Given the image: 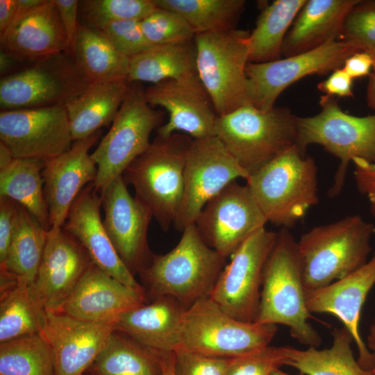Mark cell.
I'll use <instances>...</instances> for the list:
<instances>
[{
  "label": "cell",
  "instance_id": "52",
  "mask_svg": "<svg viewBox=\"0 0 375 375\" xmlns=\"http://www.w3.org/2000/svg\"><path fill=\"white\" fill-rule=\"evenodd\" d=\"M162 375H174V352H161Z\"/></svg>",
  "mask_w": 375,
  "mask_h": 375
},
{
  "label": "cell",
  "instance_id": "39",
  "mask_svg": "<svg viewBox=\"0 0 375 375\" xmlns=\"http://www.w3.org/2000/svg\"><path fill=\"white\" fill-rule=\"evenodd\" d=\"M156 8L153 0H81L78 3V23L101 30L113 22L142 20Z\"/></svg>",
  "mask_w": 375,
  "mask_h": 375
},
{
  "label": "cell",
  "instance_id": "2",
  "mask_svg": "<svg viewBox=\"0 0 375 375\" xmlns=\"http://www.w3.org/2000/svg\"><path fill=\"white\" fill-rule=\"evenodd\" d=\"M182 231L177 245L165 254H153L139 274L153 299L169 297L188 308L209 297L226 259L204 242L194 224Z\"/></svg>",
  "mask_w": 375,
  "mask_h": 375
},
{
  "label": "cell",
  "instance_id": "60",
  "mask_svg": "<svg viewBox=\"0 0 375 375\" xmlns=\"http://www.w3.org/2000/svg\"><path fill=\"white\" fill-rule=\"evenodd\" d=\"M83 375H90V374L85 373Z\"/></svg>",
  "mask_w": 375,
  "mask_h": 375
},
{
  "label": "cell",
  "instance_id": "56",
  "mask_svg": "<svg viewBox=\"0 0 375 375\" xmlns=\"http://www.w3.org/2000/svg\"><path fill=\"white\" fill-rule=\"evenodd\" d=\"M369 201L371 202L372 206H375V187L370 189L367 193Z\"/></svg>",
  "mask_w": 375,
  "mask_h": 375
},
{
  "label": "cell",
  "instance_id": "48",
  "mask_svg": "<svg viewBox=\"0 0 375 375\" xmlns=\"http://www.w3.org/2000/svg\"><path fill=\"white\" fill-rule=\"evenodd\" d=\"M372 65L370 54L367 51H358L345 60L342 69L353 79L369 75Z\"/></svg>",
  "mask_w": 375,
  "mask_h": 375
},
{
  "label": "cell",
  "instance_id": "51",
  "mask_svg": "<svg viewBox=\"0 0 375 375\" xmlns=\"http://www.w3.org/2000/svg\"><path fill=\"white\" fill-rule=\"evenodd\" d=\"M17 6V0H0V35L6 32L15 20Z\"/></svg>",
  "mask_w": 375,
  "mask_h": 375
},
{
  "label": "cell",
  "instance_id": "35",
  "mask_svg": "<svg viewBox=\"0 0 375 375\" xmlns=\"http://www.w3.org/2000/svg\"><path fill=\"white\" fill-rule=\"evenodd\" d=\"M307 0H276L265 5L249 34V62L281 58L284 39Z\"/></svg>",
  "mask_w": 375,
  "mask_h": 375
},
{
  "label": "cell",
  "instance_id": "23",
  "mask_svg": "<svg viewBox=\"0 0 375 375\" xmlns=\"http://www.w3.org/2000/svg\"><path fill=\"white\" fill-rule=\"evenodd\" d=\"M100 194L93 183L85 187L71 206L62 228L87 251L92 262L123 284L146 294L115 249L101 217Z\"/></svg>",
  "mask_w": 375,
  "mask_h": 375
},
{
  "label": "cell",
  "instance_id": "10",
  "mask_svg": "<svg viewBox=\"0 0 375 375\" xmlns=\"http://www.w3.org/2000/svg\"><path fill=\"white\" fill-rule=\"evenodd\" d=\"M129 83L127 95L108 132L91 153L97 167L93 184L99 194L148 149L151 132L162 122V112L147 103L139 82Z\"/></svg>",
  "mask_w": 375,
  "mask_h": 375
},
{
  "label": "cell",
  "instance_id": "29",
  "mask_svg": "<svg viewBox=\"0 0 375 375\" xmlns=\"http://www.w3.org/2000/svg\"><path fill=\"white\" fill-rule=\"evenodd\" d=\"M199 77L194 39L190 41L153 45L130 58L128 82H149Z\"/></svg>",
  "mask_w": 375,
  "mask_h": 375
},
{
  "label": "cell",
  "instance_id": "47",
  "mask_svg": "<svg viewBox=\"0 0 375 375\" xmlns=\"http://www.w3.org/2000/svg\"><path fill=\"white\" fill-rule=\"evenodd\" d=\"M352 78L342 68L337 69L324 81L317 85L318 89L326 95L352 97Z\"/></svg>",
  "mask_w": 375,
  "mask_h": 375
},
{
  "label": "cell",
  "instance_id": "21",
  "mask_svg": "<svg viewBox=\"0 0 375 375\" xmlns=\"http://www.w3.org/2000/svg\"><path fill=\"white\" fill-rule=\"evenodd\" d=\"M375 285V251L363 266L328 285L306 290V305L311 313H328L337 317L351 335L356 344L358 363L373 369L375 356L369 350L359 331L362 308Z\"/></svg>",
  "mask_w": 375,
  "mask_h": 375
},
{
  "label": "cell",
  "instance_id": "49",
  "mask_svg": "<svg viewBox=\"0 0 375 375\" xmlns=\"http://www.w3.org/2000/svg\"><path fill=\"white\" fill-rule=\"evenodd\" d=\"M354 177L357 188L361 194L375 187V162H368L360 158L353 160Z\"/></svg>",
  "mask_w": 375,
  "mask_h": 375
},
{
  "label": "cell",
  "instance_id": "8",
  "mask_svg": "<svg viewBox=\"0 0 375 375\" xmlns=\"http://www.w3.org/2000/svg\"><path fill=\"white\" fill-rule=\"evenodd\" d=\"M249 34L231 28L195 35L198 76L218 116L250 105L246 74Z\"/></svg>",
  "mask_w": 375,
  "mask_h": 375
},
{
  "label": "cell",
  "instance_id": "25",
  "mask_svg": "<svg viewBox=\"0 0 375 375\" xmlns=\"http://www.w3.org/2000/svg\"><path fill=\"white\" fill-rule=\"evenodd\" d=\"M0 50L27 61L69 52L67 38L54 0L17 13L0 35Z\"/></svg>",
  "mask_w": 375,
  "mask_h": 375
},
{
  "label": "cell",
  "instance_id": "22",
  "mask_svg": "<svg viewBox=\"0 0 375 375\" xmlns=\"http://www.w3.org/2000/svg\"><path fill=\"white\" fill-rule=\"evenodd\" d=\"M100 135L99 131L75 141L68 151L46 160L42 176L51 227H62L79 193L94 182L97 167L90 150Z\"/></svg>",
  "mask_w": 375,
  "mask_h": 375
},
{
  "label": "cell",
  "instance_id": "30",
  "mask_svg": "<svg viewBox=\"0 0 375 375\" xmlns=\"http://www.w3.org/2000/svg\"><path fill=\"white\" fill-rule=\"evenodd\" d=\"M332 337L331 346L324 349L285 347L284 365L303 375H375L373 369L363 368L355 359L351 347L354 342L346 328H335Z\"/></svg>",
  "mask_w": 375,
  "mask_h": 375
},
{
  "label": "cell",
  "instance_id": "19",
  "mask_svg": "<svg viewBox=\"0 0 375 375\" xmlns=\"http://www.w3.org/2000/svg\"><path fill=\"white\" fill-rule=\"evenodd\" d=\"M144 97L151 106L168 112V121L157 129L158 136L166 138L177 131L192 139L215 136L219 116L199 77L153 84L144 89Z\"/></svg>",
  "mask_w": 375,
  "mask_h": 375
},
{
  "label": "cell",
  "instance_id": "45",
  "mask_svg": "<svg viewBox=\"0 0 375 375\" xmlns=\"http://www.w3.org/2000/svg\"><path fill=\"white\" fill-rule=\"evenodd\" d=\"M19 206L10 198L0 197V264L5 260L10 244Z\"/></svg>",
  "mask_w": 375,
  "mask_h": 375
},
{
  "label": "cell",
  "instance_id": "14",
  "mask_svg": "<svg viewBox=\"0 0 375 375\" xmlns=\"http://www.w3.org/2000/svg\"><path fill=\"white\" fill-rule=\"evenodd\" d=\"M248 177L217 137L192 139L185 159L184 194L175 228L182 231L194 224L212 198L233 181Z\"/></svg>",
  "mask_w": 375,
  "mask_h": 375
},
{
  "label": "cell",
  "instance_id": "9",
  "mask_svg": "<svg viewBox=\"0 0 375 375\" xmlns=\"http://www.w3.org/2000/svg\"><path fill=\"white\" fill-rule=\"evenodd\" d=\"M277 330L274 324L240 321L204 297L185 310L178 350L233 358L270 345Z\"/></svg>",
  "mask_w": 375,
  "mask_h": 375
},
{
  "label": "cell",
  "instance_id": "44",
  "mask_svg": "<svg viewBox=\"0 0 375 375\" xmlns=\"http://www.w3.org/2000/svg\"><path fill=\"white\" fill-rule=\"evenodd\" d=\"M230 360L179 349L174 352V375H226Z\"/></svg>",
  "mask_w": 375,
  "mask_h": 375
},
{
  "label": "cell",
  "instance_id": "41",
  "mask_svg": "<svg viewBox=\"0 0 375 375\" xmlns=\"http://www.w3.org/2000/svg\"><path fill=\"white\" fill-rule=\"evenodd\" d=\"M338 40L353 44L360 51L375 47V1L360 0L352 7Z\"/></svg>",
  "mask_w": 375,
  "mask_h": 375
},
{
  "label": "cell",
  "instance_id": "6",
  "mask_svg": "<svg viewBox=\"0 0 375 375\" xmlns=\"http://www.w3.org/2000/svg\"><path fill=\"white\" fill-rule=\"evenodd\" d=\"M297 117L287 108L244 106L218 117L215 136L249 176L296 146Z\"/></svg>",
  "mask_w": 375,
  "mask_h": 375
},
{
  "label": "cell",
  "instance_id": "26",
  "mask_svg": "<svg viewBox=\"0 0 375 375\" xmlns=\"http://www.w3.org/2000/svg\"><path fill=\"white\" fill-rule=\"evenodd\" d=\"M186 309L172 297H158L121 315L115 330L154 351L174 352L181 345Z\"/></svg>",
  "mask_w": 375,
  "mask_h": 375
},
{
  "label": "cell",
  "instance_id": "57",
  "mask_svg": "<svg viewBox=\"0 0 375 375\" xmlns=\"http://www.w3.org/2000/svg\"><path fill=\"white\" fill-rule=\"evenodd\" d=\"M271 375H303V374L301 373H299L297 374H290L281 370L279 368H276L273 371Z\"/></svg>",
  "mask_w": 375,
  "mask_h": 375
},
{
  "label": "cell",
  "instance_id": "43",
  "mask_svg": "<svg viewBox=\"0 0 375 375\" xmlns=\"http://www.w3.org/2000/svg\"><path fill=\"white\" fill-rule=\"evenodd\" d=\"M111 44L124 56L131 58L151 48L141 26V20L113 22L101 30Z\"/></svg>",
  "mask_w": 375,
  "mask_h": 375
},
{
  "label": "cell",
  "instance_id": "46",
  "mask_svg": "<svg viewBox=\"0 0 375 375\" xmlns=\"http://www.w3.org/2000/svg\"><path fill=\"white\" fill-rule=\"evenodd\" d=\"M54 2L66 32L69 52L71 54L78 26L79 1L54 0Z\"/></svg>",
  "mask_w": 375,
  "mask_h": 375
},
{
  "label": "cell",
  "instance_id": "5",
  "mask_svg": "<svg viewBox=\"0 0 375 375\" xmlns=\"http://www.w3.org/2000/svg\"><path fill=\"white\" fill-rule=\"evenodd\" d=\"M317 172L314 160L294 146L251 174L246 185L267 222L289 229L318 203Z\"/></svg>",
  "mask_w": 375,
  "mask_h": 375
},
{
  "label": "cell",
  "instance_id": "38",
  "mask_svg": "<svg viewBox=\"0 0 375 375\" xmlns=\"http://www.w3.org/2000/svg\"><path fill=\"white\" fill-rule=\"evenodd\" d=\"M45 312L35 302L27 286L17 284L1 294L0 342L40 333Z\"/></svg>",
  "mask_w": 375,
  "mask_h": 375
},
{
  "label": "cell",
  "instance_id": "11",
  "mask_svg": "<svg viewBox=\"0 0 375 375\" xmlns=\"http://www.w3.org/2000/svg\"><path fill=\"white\" fill-rule=\"evenodd\" d=\"M92 82L68 52L31 61L1 77V110L65 105Z\"/></svg>",
  "mask_w": 375,
  "mask_h": 375
},
{
  "label": "cell",
  "instance_id": "27",
  "mask_svg": "<svg viewBox=\"0 0 375 375\" xmlns=\"http://www.w3.org/2000/svg\"><path fill=\"white\" fill-rule=\"evenodd\" d=\"M360 0H307L283 43L284 58L316 49L338 40L345 17Z\"/></svg>",
  "mask_w": 375,
  "mask_h": 375
},
{
  "label": "cell",
  "instance_id": "20",
  "mask_svg": "<svg viewBox=\"0 0 375 375\" xmlns=\"http://www.w3.org/2000/svg\"><path fill=\"white\" fill-rule=\"evenodd\" d=\"M116 321L88 322L46 311L40 333L53 351L56 375H83L115 331Z\"/></svg>",
  "mask_w": 375,
  "mask_h": 375
},
{
  "label": "cell",
  "instance_id": "50",
  "mask_svg": "<svg viewBox=\"0 0 375 375\" xmlns=\"http://www.w3.org/2000/svg\"><path fill=\"white\" fill-rule=\"evenodd\" d=\"M29 62L23 60L10 53L0 50V75L3 77L15 73L24 67Z\"/></svg>",
  "mask_w": 375,
  "mask_h": 375
},
{
  "label": "cell",
  "instance_id": "55",
  "mask_svg": "<svg viewBox=\"0 0 375 375\" xmlns=\"http://www.w3.org/2000/svg\"><path fill=\"white\" fill-rule=\"evenodd\" d=\"M367 347L369 350L375 356V319L369 327V334L367 336ZM375 372V366L373 369Z\"/></svg>",
  "mask_w": 375,
  "mask_h": 375
},
{
  "label": "cell",
  "instance_id": "1",
  "mask_svg": "<svg viewBox=\"0 0 375 375\" xmlns=\"http://www.w3.org/2000/svg\"><path fill=\"white\" fill-rule=\"evenodd\" d=\"M303 267L297 241L288 228L276 233L266 262L256 322L282 324L301 344L318 347L322 338L308 322L312 317L306 298Z\"/></svg>",
  "mask_w": 375,
  "mask_h": 375
},
{
  "label": "cell",
  "instance_id": "33",
  "mask_svg": "<svg viewBox=\"0 0 375 375\" xmlns=\"http://www.w3.org/2000/svg\"><path fill=\"white\" fill-rule=\"evenodd\" d=\"M71 54L91 81L127 80L130 58L122 54L101 30L78 23Z\"/></svg>",
  "mask_w": 375,
  "mask_h": 375
},
{
  "label": "cell",
  "instance_id": "4",
  "mask_svg": "<svg viewBox=\"0 0 375 375\" xmlns=\"http://www.w3.org/2000/svg\"><path fill=\"white\" fill-rule=\"evenodd\" d=\"M192 140L178 133L166 138L157 135L122 174L165 231L174 225L183 202L185 163Z\"/></svg>",
  "mask_w": 375,
  "mask_h": 375
},
{
  "label": "cell",
  "instance_id": "3",
  "mask_svg": "<svg viewBox=\"0 0 375 375\" xmlns=\"http://www.w3.org/2000/svg\"><path fill=\"white\" fill-rule=\"evenodd\" d=\"M374 233V224L359 215L317 226L303 233L297 247L306 290L328 285L363 266Z\"/></svg>",
  "mask_w": 375,
  "mask_h": 375
},
{
  "label": "cell",
  "instance_id": "18",
  "mask_svg": "<svg viewBox=\"0 0 375 375\" xmlns=\"http://www.w3.org/2000/svg\"><path fill=\"white\" fill-rule=\"evenodd\" d=\"M92 263L76 238L62 227H51L36 278L28 287L31 297L44 311L58 312Z\"/></svg>",
  "mask_w": 375,
  "mask_h": 375
},
{
  "label": "cell",
  "instance_id": "54",
  "mask_svg": "<svg viewBox=\"0 0 375 375\" xmlns=\"http://www.w3.org/2000/svg\"><path fill=\"white\" fill-rule=\"evenodd\" d=\"M367 101L368 106L375 110V74L369 75L367 88Z\"/></svg>",
  "mask_w": 375,
  "mask_h": 375
},
{
  "label": "cell",
  "instance_id": "58",
  "mask_svg": "<svg viewBox=\"0 0 375 375\" xmlns=\"http://www.w3.org/2000/svg\"><path fill=\"white\" fill-rule=\"evenodd\" d=\"M367 52H368L370 54L372 58V62H373L372 69L374 70V74H375V47Z\"/></svg>",
  "mask_w": 375,
  "mask_h": 375
},
{
  "label": "cell",
  "instance_id": "17",
  "mask_svg": "<svg viewBox=\"0 0 375 375\" xmlns=\"http://www.w3.org/2000/svg\"><path fill=\"white\" fill-rule=\"evenodd\" d=\"M104 210L105 230L126 267L139 273L151 260L147 233L153 215L127 188L123 176L112 181L100 193Z\"/></svg>",
  "mask_w": 375,
  "mask_h": 375
},
{
  "label": "cell",
  "instance_id": "37",
  "mask_svg": "<svg viewBox=\"0 0 375 375\" xmlns=\"http://www.w3.org/2000/svg\"><path fill=\"white\" fill-rule=\"evenodd\" d=\"M0 375H56L51 346L41 333L0 344Z\"/></svg>",
  "mask_w": 375,
  "mask_h": 375
},
{
  "label": "cell",
  "instance_id": "40",
  "mask_svg": "<svg viewBox=\"0 0 375 375\" xmlns=\"http://www.w3.org/2000/svg\"><path fill=\"white\" fill-rule=\"evenodd\" d=\"M141 26L153 46L190 41L196 35L178 13L158 7L141 20Z\"/></svg>",
  "mask_w": 375,
  "mask_h": 375
},
{
  "label": "cell",
  "instance_id": "31",
  "mask_svg": "<svg viewBox=\"0 0 375 375\" xmlns=\"http://www.w3.org/2000/svg\"><path fill=\"white\" fill-rule=\"evenodd\" d=\"M160 353L115 330L85 373L90 375H162Z\"/></svg>",
  "mask_w": 375,
  "mask_h": 375
},
{
  "label": "cell",
  "instance_id": "13",
  "mask_svg": "<svg viewBox=\"0 0 375 375\" xmlns=\"http://www.w3.org/2000/svg\"><path fill=\"white\" fill-rule=\"evenodd\" d=\"M358 51L351 44L331 40L299 54L267 62H249L246 74L249 104L259 110H270L280 94L293 83L306 76L324 75L340 69L349 56Z\"/></svg>",
  "mask_w": 375,
  "mask_h": 375
},
{
  "label": "cell",
  "instance_id": "15",
  "mask_svg": "<svg viewBox=\"0 0 375 375\" xmlns=\"http://www.w3.org/2000/svg\"><path fill=\"white\" fill-rule=\"evenodd\" d=\"M73 141L65 105L1 110L0 142L14 158L48 160Z\"/></svg>",
  "mask_w": 375,
  "mask_h": 375
},
{
  "label": "cell",
  "instance_id": "16",
  "mask_svg": "<svg viewBox=\"0 0 375 375\" xmlns=\"http://www.w3.org/2000/svg\"><path fill=\"white\" fill-rule=\"evenodd\" d=\"M267 222L249 187L235 181L205 205L194 224L204 242L226 259Z\"/></svg>",
  "mask_w": 375,
  "mask_h": 375
},
{
  "label": "cell",
  "instance_id": "32",
  "mask_svg": "<svg viewBox=\"0 0 375 375\" xmlns=\"http://www.w3.org/2000/svg\"><path fill=\"white\" fill-rule=\"evenodd\" d=\"M47 234V231L19 204L10 244L0 269L12 274L18 285L30 287L41 263Z\"/></svg>",
  "mask_w": 375,
  "mask_h": 375
},
{
  "label": "cell",
  "instance_id": "59",
  "mask_svg": "<svg viewBox=\"0 0 375 375\" xmlns=\"http://www.w3.org/2000/svg\"><path fill=\"white\" fill-rule=\"evenodd\" d=\"M371 211L374 216H375V206H371Z\"/></svg>",
  "mask_w": 375,
  "mask_h": 375
},
{
  "label": "cell",
  "instance_id": "12",
  "mask_svg": "<svg viewBox=\"0 0 375 375\" xmlns=\"http://www.w3.org/2000/svg\"><path fill=\"white\" fill-rule=\"evenodd\" d=\"M276 233L262 228L248 238L231 256L209 298L231 317L256 320L264 268Z\"/></svg>",
  "mask_w": 375,
  "mask_h": 375
},
{
  "label": "cell",
  "instance_id": "36",
  "mask_svg": "<svg viewBox=\"0 0 375 375\" xmlns=\"http://www.w3.org/2000/svg\"><path fill=\"white\" fill-rule=\"evenodd\" d=\"M156 7L178 13L195 34L236 28L244 0H153Z\"/></svg>",
  "mask_w": 375,
  "mask_h": 375
},
{
  "label": "cell",
  "instance_id": "53",
  "mask_svg": "<svg viewBox=\"0 0 375 375\" xmlns=\"http://www.w3.org/2000/svg\"><path fill=\"white\" fill-rule=\"evenodd\" d=\"M14 159L9 149L0 142V170L7 167Z\"/></svg>",
  "mask_w": 375,
  "mask_h": 375
},
{
  "label": "cell",
  "instance_id": "24",
  "mask_svg": "<svg viewBox=\"0 0 375 375\" xmlns=\"http://www.w3.org/2000/svg\"><path fill=\"white\" fill-rule=\"evenodd\" d=\"M146 301L145 294L123 284L92 262L58 312L101 322L117 320Z\"/></svg>",
  "mask_w": 375,
  "mask_h": 375
},
{
  "label": "cell",
  "instance_id": "42",
  "mask_svg": "<svg viewBox=\"0 0 375 375\" xmlns=\"http://www.w3.org/2000/svg\"><path fill=\"white\" fill-rule=\"evenodd\" d=\"M285 347L268 345L251 353L231 358L226 375H271L284 365Z\"/></svg>",
  "mask_w": 375,
  "mask_h": 375
},
{
  "label": "cell",
  "instance_id": "28",
  "mask_svg": "<svg viewBox=\"0 0 375 375\" xmlns=\"http://www.w3.org/2000/svg\"><path fill=\"white\" fill-rule=\"evenodd\" d=\"M129 85L126 79L92 81L67 102L65 106L73 140L85 139L112 124Z\"/></svg>",
  "mask_w": 375,
  "mask_h": 375
},
{
  "label": "cell",
  "instance_id": "34",
  "mask_svg": "<svg viewBox=\"0 0 375 375\" xmlns=\"http://www.w3.org/2000/svg\"><path fill=\"white\" fill-rule=\"evenodd\" d=\"M46 160L15 158L0 170V197H8L27 210L47 230L51 228L42 176Z\"/></svg>",
  "mask_w": 375,
  "mask_h": 375
},
{
  "label": "cell",
  "instance_id": "7",
  "mask_svg": "<svg viewBox=\"0 0 375 375\" xmlns=\"http://www.w3.org/2000/svg\"><path fill=\"white\" fill-rule=\"evenodd\" d=\"M321 111L307 117H297L296 147L306 156L309 144H317L340 159L331 197L338 195L344 186L347 167L356 158L375 162V114L357 117L341 109L334 97H320Z\"/></svg>",
  "mask_w": 375,
  "mask_h": 375
}]
</instances>
